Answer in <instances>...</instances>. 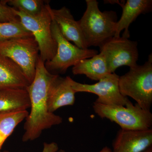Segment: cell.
Instances as JSON below:
<instances>
[{"label":"cell","instance_id":"cell-1","mask_svg":"<svg viewBox=\"0 0 152 152\" xmlns=\"http://www.w3.org/2000/svg\"><path fill=\"white\" fill-rule=\"evenodd\" d=\"M59 76L49 72L39 56L34 78L26 88L29 96L31 110L26 118L23 142L34 140L44 130L62 123V118L49 112L48 106L50 88Z\"/></svg>","mask_w":152,"mask_h":152},{"label":"cell","instance_id":"cell-2","mask_svg":"<svg viewBox=\"0 0 152 152\" xmlns=\"http://www.w3.org/2000/svg\"><path fill=\"white\" fill-rule=\"evenodd\" d=\"M86 9L78 22L87 48L100 47L115 37L117 22L114 11L102 12L96 0H86Z\"/></svg>","mask_w":152,"mask_h":152},{"label":"cell","instance_id":"cell-3","mask_svg":"<svg viewBox=\"0 0 152 152\" xmlns=\"http://www.w3.org/2000/svg\"><path fill=\"white\" fill-rule=\"evenodd\" d=\"M119 88L123 96L130 97L140 107L150 111L152 104V55L142 65L130 68L119 77Z\"/></svg>","mask_w":152,"mask_h":152},{"label":"cell","instance_id":"cell-4","mask_svg":"<svg viewBox=\"0 0 152 152\" xmlns=\"http://www.w3.org/2000/svg\"><path fill=\"white\" fill-rule=\"evenodd\" d=\"M49 6L48 3H46L41 12L35 16L30 15L13 8L22 25L32 34L39 46V56L45 63L51 60L57 50V44L52 35V19Z\"/></svg>","mask_w":152,"mask_h":152},{"label":"cell","instance_id":"cell-5","mask_svg":"<svg viewBox=\"0 0 152 152\" xmlns=\"http://www.w3.org/2000/svg\"><path fill=\"white\" fill-rule=\"evenodd\" d=\"M94 111L102 118L116 123L122 129L145 130L151 129L152 114L132 102L126 106L108 105L94 102Z\"/></svg>","mask_w":152,"mask_h":152},{"label":"cell","instance_id":"cell-6","mask_svg":"<svg viewBox=\"0 0 152 152\" xmlns=\"http://www.w3.org/2000/svg\"><path fill=\"white\" fill-rule=\"evenodd\" d=\"M51 29L57 44V50L53 58L45 63V66L50 72H53L55 75L65 73L68 68L73 66L79 61L97 54L96 50L80 48L71 43L63 37L56 23L53 20Z\"/></svg>","mask_w":152,"mask_h":152},{"label":"cell","instance_id":"cell-7","mask_svg":"<svg viewBox=\"0 0 152 152\" xmlns=\"http://www.w3.org/2000/svg\"><path fill=\"white\" fill-rule=\"evenodd\" d=\"M39 53V46L34 37L16 38L0 43V56L10 59L18 65L30 84L34 78Z\"/></svg>","mask_w":152,"mask_h":152},{"label":"cell","instance_id":"cell-8","mask_svg":"<svg viewBox=\"0 0 152 152\" xmlns=\"http://www.w3.org/2000/svg\"><path fill=\"white\" fill-rule=\"evenodd\" d=\"M137 42L120 37L112 38L100 47V51L105 59L109 72L115 73L118 68L137 65L139 53Z\"/></svg>","mask_w":152,"mask_h":152},{"label":"cell","instance_id":"cell-9","mask_svg":"<svg viewBox=\"0 0 152 152\" xmlns=\"http://www.w3.org/2000/svg\"><path fill=\"white\" fill-rule=\"evenodd\" d=\"M119 77L115 73H110L92 85L78 83L71 78L70 83L76 93L86 92L96 95L98 98L96 102L108 105L126 106L131 102L120 92Z\"/></svg>","mask_w":152,"mask_h":152},{"label":"cell","instance_id":"cell-10","mask_svg":"<svg viewBox=\"0 0 152 152\" xmlns=\"http://www.w3.org/2000/svg\"><path fill=\"white\" fill-rule=\"evenodd\" d=\"M152 129L124 130L117 133L112 152H142L151 147Z\"/></svg>","mask_w":152,"mask_h":152},{"label":"cell","instance_id":"cell-11","mask_svg":"<svg viewBox=\"0 0 152 152\" xmlns=\"http://www.w3.org/2000/svg\"><path fill=\"white\" fill-rule=\"evenodd\" d=\"M53 20L54 21L66 39L72 41L75 45L82 49H88L78 22L74 19L70 11L65 7L55 10L49 7Z\"/></svg>","mask_w":152,"mask_h":152},{"label":"cell","instance_id":"cell-12","mask_svg":"<svg viewBox=\"0 0 152 152\" xmlns=\"http://www.w3.org/2000/svg\"><path fill=\"white\" fill-rule=\"evenodd\" d=\"M71 77L59 76L55 80L49 91L48 106L49 112L54 113L62 107L74 105L75 101V92L72 88Z\"/></svg>","mask_w":152,"mask_h":152},{"label":"cell","instance_id":"cell-13","mask_svg":"<svg viewBox=\"0 0 152 152\" xmlns=\"http://www.w3.org/2000/svg\"><path fill=\"white\" fill-rule=\"evenodd\" d=\"M121 17L118 21L116 27L115 37H120L122 31L124 30L122 37H130L129 27L141 14H145L151 11V0H127L122 7Z\"/></svg>","mask_w":152,"mask_h":152},{"label":"cell","instance_id":"cell-14","mask_svg":"<svg viewBox=\"0 0 152 152\" xmlns=\"http://www.w3.org/2000/svg\"><path fill=\"white\" fill-rule=\"evenodd\" d=\"M29 85L18 65L10 59L0 56V90L26 89Z\"/></svg>","mask_w":152,"mask_h":152},{"label":"cell","instance_id":"cell-15","mask_svg":"<svg viewBox=\"0 0 152 152\" xmlns=\"http://www.w3.org/2000/svg\"><path fill=\"white\" fill-rule=\"evenodd\" d=\"M31 107L26 89L0 90V114L27 110Z\"/></svg>","mask_w":152,"mask_h":152},{"label":"cell","instance_id":"cell-16","mask_svg":"<svg viewBox=\"0 0 152 152\" xmlns=\"http://www.w3.org/2000/svg\"><path fill=\"white\" fill-rule=\"evenodd\" d=\"M74 75H84L92 80L99 81L110 73L102 54L79 61L72 68Z\"/></svg>","mask_w":152,"mask_h":152},{"label":"cell","instance_id":"cell-17","mask_svg":"<svg viewBox=\"0 0 152 152\" xmlns=\"http://www.w3.org/2000/svg\"><path fill=\"white\" fill-rule=\"evenodd\" d=\"M28 114L27 110L0 114V152L6 140Z\"/></svg>","mask_w":152,"mask_h":152},{"label":"cell","instance_id":"cell-18","mask_svg":"<svg viewBox=\"0 0 152 152\" xmlns=\"http://www.w3.org/2000/svg\"><path fill=\"white\" fill-rule=\"evenodd\" d=\"M32 34L21 22L0 23V43L16 38L31 37Z\"/></svg>","mask_w":152,"mask_h":152},{"label":"cell","instance_id":"cell-19","mask_svg":"<svg viewBox=\"0 0 152 152\" xmlns=\"http://www.w3.org/2000/svg\"><path fill=\"white\" fill-rule=\"evenodd\" d=\"M3 2L12 7L30 15L35 16L41 12L46 3L42 0H4Z\"/></svg>","mask_w":152,"mask_h":152},{"label":"cell","instance_id":"cell-20","mask_svg":"<svg viewBox=\"0 0 152 152\" xmlns=\"http://www.w3.org/2000/svg\"><path fill=\"white\" fill-rule=\"evenodd\" d=\"M20 22L19 17L14 12L12 7L0 1V23Z\"/></svg>","mask_w":152,"mask_h":152},{"label":"cell","instance_id":"cell-21","mask_svg":"<svg viewBox=\"0 0 152 152\" xmlns=\"http://www.w3.org/2000/svg\"><path fill=\"white\" fill-rule=\"evenodd\" d=\"M58 150V146L56 143L52 142L50 143H45L44 144V149L42 152H56Z\"/></svg>","mask_w":152,"mask_h":152},{"label":"cell","instance_id":"cell-22","mask_svg":"<svg viewBox=\"0 0 152 152\" xmlns=\"http://www.w3.org/2000/svg\"><path fill=\"white\" fill-rule=\"evenodd\" d=\"M99 152H112V150L110 149L108 147H105L103 148Z\"/></svg>","mask_w":152,"mask_h":152},{"label":"cell","instance_id":"cell-23","mask_svg":"<svg viewBox=\"0 0 152 152\" xmlns=\"http://www.w3.org/2000/svg\"><path fill=\"white\" fill-rule=\"evenodd\" d=\"M142 152H152V147H150L149 148L147 149V150Z\"/></svg>","mask_w":152,"mask_h":152},{"label":"cell","instance_id":"cell-24","mask_svg":"<svg viewBox=\"0 0 152 152\" xmlns=\"http://www.w3.org/2000/svg\"><path fill=\"white\" fill-rule=\"evenodd\" d=\"M56 152H68L66 151H64V150H58V151H56Z\"/></svg>","mask_w":152,"mask_h":152}]
</instances>
